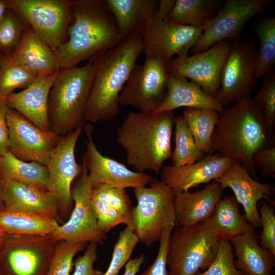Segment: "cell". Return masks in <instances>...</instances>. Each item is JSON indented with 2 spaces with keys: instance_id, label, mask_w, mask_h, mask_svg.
<instances>
[{
  "instance_id": "cell-1",
  "label": "cell",
  "mask_w": 275,
  "mask_h": 275,
  "mask_svg": "<svg viewBox=\"0 0 275 275\" xmlns=\"http://www.w3.org/2000/svg\"><path fill=\"white\" fill-rule=\"evenodd\" d=\"M72 14L69 38L54 52L60 68L92 62L123 41L104 0H73Z\"/></svg>"
},
{
  "instance_id": "cell-2",
  "label": "cell",
  "mask_w": 275,
  "mask_h": 275,
  "mask_svg": "<svg viewBox=\"0 0 275 275\" xmlns=\"http://www.w3.org/2000/svg\"><path fill=\"white\" fill-rule=\"evenodd\" d=\"M143 51L142 35H136L92 62L94 74L85 108V122L109 121L119 114L121 91Z\"/></svg>"
},
{
  "instance_id": "cell-3",
  "label": "cell",
  "mask_w": 275,
  "mask_h": 275,
  "mask_svg": "<svg viewBox=\"0 0 275 275\" xmlns=\"http://www.w3.org/2000/svg\"><path fill=\"white\" fill-rule=\"evenodd\" d=\"M175 119L173 111L129 112L117 130V142L128 164L139 172L159 173L172 154Z\"/></svg>"
},
{
  "instance_id": "cell-4",
  "label": "cell",
  "mask_w": 275,
  "mask_h": 275,
  "mask_svg": "<svg viewBox=\"0 0 275 275\" xmlns=\"http://www.w3.org/2000/svg\"><path fill=\"white\" fill-rule=\"evenodd\" d=\"M270 136L252 99L245 98L219 113L208 154L217 153L229 157L255 176L253 155L270 147Z\"/></svg>"
},
{
  "instance_id": "cell-5",
  "label": "cell",
  "mask_w": 275,
  "mask_h": 275,
  "mask_svg": "<svg viewBox=\"0 0 275 275\" xmlns=\"http://www.w3.org/2000/svg\"><path fill=\"white\" fill-rule=\"evenodd\" d=\"M93 74L92 62L59 70L48 97L50 131L63 136L85 123V108Z\"/></svg>"
},
{
  "instance_id": "cell-6",
  "label": "cell",
  "mask_w": 275,
  "mask_h": 275,
  "mask_svg": "<svg viewBox=\"0 0 275 275\" xmlns=\"http://www.w3.org/2000/svg\"><path fill=\"white\" fill-rule=\"evenodd\" d=\"M149 185L133 188L137 204L126 225L147 246L159 240L166 228H175L176 223L175 194L172 189L154 178Z\"/></svg>"
},
{
  "instance_id": "cell-7",
  "label": "cell",
  "mask_w": 275,
  "mask_h": 275,
  "mask_svg": "<svg viewBox=\"0 0 275 275\" xmlns=\"http://www.w3.org/2000/svg\"><path fill=\"white\" fill-rule=\"evenodd\" d=\"M169 240L167 264L170 275H198L212 263L219 239L208 219L194 226L174 229Z\"/></svg>"
},
{
  "instance_id": "cell-8",
  "label": "cell",
  "mask_w": 275,
  "mask_h": 275,
  "mask_svg": "<svg viewBox=\"0 0 275 275\" xmlns=\"http://www.w3.org/2000/svg\"><path fill=\"white\" fill-rule=\"evenodd\" d=\"M7 8L19 14L54 52L66 42L72 21L73 0H4Z\"/></svg>"
},
{
  "instance_id": "cell-9",
  "label": "cell",
  "mask_w": 275,
  "mask_h": 275,
  "mask_svg": "<svg viewBox=\"0 0 275 275\" xmlns=\"http://www.w3.org/2000/svg\"><path fill=\"white\" fill-rule=\"evenodd\" d=\"M57 241L50 235L0 238L2 275H46Z\"/></svg>"
},
{
  "instance_id": "cell-10",
  "label": "cell",
  "mask_w": 275,
  "mask_h": 275,
  "mask_svg": "<svg viewBox=\"0 0 275 275\" xmlns=\"http://www.w3.org/2000/svg\"><path fill=\"white\" fill-rule=\"evenodd\" d=\"M258 48L254 38L234 40L224 65L215 97L223 107L251 98L254 89Z\"/></svg>"
},
{
  "instance_id": "cell-11",
  "label": "cell",
  "mask_w": 275,
  "mask_h": 275,
  "mask_svg": "<svg viewBox=\"0 0 275 275\" xmlns=\"http://www.w3.org/2000/svg\"><path fill=\"white\" fill-rule=\"evenodd\" d=\"M169 77L166 65L146 56L143 64H135L133 68L120 95V105L154 112L166 96Z\"/></svg>"
},
{
  "instance_id": "cell-12",
  "label": "cell",
  "mask_w": 275,
  "mask_h": 275,
  "mask_svg": "<svg viewBox=\"0 0 275 275\" xmlns=\"http://www.w3.org/2000/svg\"><path fill=\"white\" fill-rule=\"evenodd\" d=\"M85 123L61 136L46 164L49 176L48 191L56 199L60 215L64 217L69 215L73 209L72 184L81 174L84 168L82 163L76 162L74 151Z\"/></svg>"
},
{
  "instance_id": "cell-13",
  "label": "cell",
  "mask_w": 275,
  "mask_h": 275,
  "mask_svg": "<svg viewBox=\"0 0 275 275\" xmlns=\"http://www.w3.org/2000/svg\"><path fill=\"white\" fill-rule=\"evenodd\" d=\"M83 165L82 172L71 186L74 206L69 218L49 235L57 242L65 240L74 243L95 242L102 245L107 237L99 228L92 209V186L88 170Z\"/></svg>"
},
{
  "instance_id": "cell-14",
  "label": "cell",
  "mask_w": 275,
  "mask_h": 275,
  "mask_svg": "<svg viewBox=\"0 0 275 275\" xmlns=\"http://www.w3.org/2000/svg\"><path fill=\"white\" fill-rule=\"evenodd\" d=\"M269 0H227L221 9L205 25L201 37L190 50L196 54L226 40H235L245 24L263 12L270 5Z\"/></svg>"
},
{
  "instance_id": "cell-15",
  "label": "cell",
  "mask_w": 275,
  "mask_h": 275,
  "mask_svg": "<svg viewBox=\"0 0 275 275\" xmlns=\"http://www.w3.org/2000/svg\"><path fill=\"white\" fill-rule=\"evenodd\" d=\"M203 30L202 28L152 19L142 34L143 52L167 65L174 55L177 58L188 56Z\"/></svg>"
},
{
  "instance_id": "cell-16",
  "label": "cell",
  "mask_w": 275,
  "mask_h": 275,
  "mask_svg": "<svg viewBox=\"0 0 275 275\" xmlns=\"http://www.w3.org/2000/svg\"><path fill=\"white\" fill-rule=\"evenodd\" d=\"M233 43L232 40H224L201 52L172 59L166 65L168 72L190 79L204 92L215 98L219 89L222 71Z\"/></svg>"
},
{
  "instance_id": "cell-17",
  "label": "cell",
  "mask_w": 275,
  "mask_h": 275,
  "mask_svg": "<svg viewBox=\"0 0 275 275\" xmlns=\"http://www.w3.org/2000/svg\"><path fill=\"white\" fill-rule=\"evenodd\" d=\"M7 123L9 151L21 160L46 166L61 136L40 129L10 108L7 111Z\"/></svg>"
},
{
  "instance_id": "cell-18",
  "label": "cell",
  "mask_w": 275,
  "mask_h": 275,
  "mask_svg": "<svg viewBox=\"0 0 275 275\" xmlns=\"http://www.w3.org/2000/svg\"><path fill=\"white\" fill-rule=\"evenodd\" d=\"M82 163L86 167L92 187L99 185L126 189L149 185L153 178L145 172L133 171L118 161L103 155L97 148L89 128Z\"/></svg>"
},
{
  "instance_id": "cell-19",
  "label": "cell",
  "mask_w": 275,
  "mask_h": 275,
  "mask_svg": "<svg viewBox=\"0 0 275 275\" xmlns=\"http://www.w3.org/2000/svg\"><path fill=\"white\" fill-rule=\"evenodd\" d=\"M234 161L229 157L215 153L184 166H163L160 171L161 181L175 195L219 178Z\"/></svg>"
},
{
  "instance_id": "cell-20",
  "label": "cell",
  "mask_w": 275,
  "mask_h": 275,
  "mask_svg": "<svg viewBox=\"0 0 275 275\" xmlns=\"http://www.w3.org/2000/svg\"><path fill=\"white\" fill-rule=\"evenodd\" d=\"M214 181L221 184L225 189L230 188L237 202L243 207L248 222L254 228L261 227L257 203L262 199H270L274 190L271 185L255 180L247 170L236 161L221 177Z\"/></svg>"
},
{
  "instance_id": "cell-21",
  "label": "cell",
  "mask_w": 275,
  "mask_h": 275,
  "mask_svg": "<svg viewBox=\"0 0 275 275\" xmlns=\"http://www.w3.org/2000/svg\"><path fill=\"white\" fill-rule=\"evenodd\" d=\"M58 72L38 76L22 91L9 95L5 98L7 107L18 112L40 129L50 131L48 121V97Z\"/></svg>"
},
{
  "instance_id": "cell-22",
  "label": "cell",
  "mask_w": 275,
  "mask_h": 275,
  "mask_svg": "<svg viewBox=\"0 0 275 275\" xmlns=\"http://www.w3.org/2000/svg\"><path fill=\"white\" fill-rule=\"evenodd\" d=\"M2 197L5 207L24 209L54 219L63 224L53 195L33 185L0 177Z\"/></svg>"
},
{
  "instance_id": "cell-23",
  "label": "cell",
  "mask_w": 275,
  "mask_h": 275,
  "mask_svg": "<svg viewBox=\"0 0 275 275\" xmlns=\"http://www.w3.org/2000/svg\"><path fill=\"white\" fill-rule=\"evenodd\" d=\"M224 189L221 184L213 181L201 190L176 194L174 228L194 226L208 219L221 199Z\"/></svg>"
},
{
  "instance_id": "cell-24",
  "label": "cell",
  "mask_w": 275,
  "mask_h": 275,
  "mask_svg": "<svg viewBox=\"0 0 275 275\" xmlns=\"http://www.w3.org/2000/svg\"><path fill=\"white\" fill-rule=\"evenodd\" d=\"M181 107L212 109L219 113L224 109L214 97L204 92L195 82L169 74L166 96L153 113L173 112Z\"/></svg>"
},
{
  "instance_id": "cell-25",
  "label": "cell",
  "mask_w": 275,
  "mask_h": 275,
  "mask_svg": "<svg viewBox=\"0 0 275 275\" xmlns=\"http://www.w3.org/2000/svg\"><path fill=\"white\" fill-rule=\"evenodd\" d=\"M123 41L142 35L157 9V0H105Z\"/></svg>"
},
{
  "instance_id": "cell-26",
  "label": "cell",
  "mask_w": 275,
  "mask_h": 275,
  "mask_svg": "<svg viewBox=\"0 0 275 275\" xmlns=\"http://www.w3.org/2000/svg\"><path fill=\"white\" fill-rule=\"evenodd\" d=\"M60 225L54 219L20 208L0 211L1 237L47 235Z\"/></svg>"
},
{
  "instance_id": "cell-27",
  "label": "cell",
  "mask_w": 275,
  "mask_h": 275,
  "mask_svg": "<svg viewBox=\"0 0 275 275\" xmlns=\"http://www.w3.org/2000/svg\"><path fill=\"white\" fill-rule=\"evenodd\" d=\"M229 241L237 257L235 265L243 275H271L275 255L259 244L254 232L237 235Z\"/></svg>"
},
{
  "instance_id": "cell-28",
  "label": "cell",
  "mask_w": 275,
  "mask_h": 275,
  "mask_svg": "<svg viewBox=\"0 0 275 275\" xmlns=\"http://www.w3.org/2000/svg\"><path fill=\"white\" fill-rule=\"evenodd\" d=\"M11 55L37 76L51 74L61 69L54 52L30 26L19 46Z\"/></svg>"
},
{
  "instance_id": "cell-29",
  "label": "cell",
  "mask_w": 275,
  "mask_h": 275,
  "mask_svg": "<svg viewBox=\"0 0 275 275\" xmlns=\"http://www.w3.org/2000/svg\"><path fill=\"white\" fill-rule=\"evenodd\" d=\"M208 221L219 240L229 241L237 235L254 232V228L239 212V203L232 196L219 201Z\"/></svg>"
},
{
  "instance_id": "cell-30",
  "label": "cell",
  "mask_w": 275,
  "mask_h": 275,
  "mask_svg": "<svg viewBox=\"0 0 275 275\" xmlns=\"http://www.w3.org/2000/svg\"><path fill=\"white\" fill-rule=\"evenodd\" d=\"M0 177L48 191L49 176L46 166L21 160L9 151L0 155Z\"/></svg>"
},
{
  "instance_id": "cell-31",
  "label": "cell",
  "mask_w": 275,
  "mask_h": 275,
  "mask_svg": "<svg viewBox=\"0 0 275 275\" xmlns=\"http://www.w3.org/2000/svg\"><path fill=\"white\" fill-rule=\"evenodd\" d=\"M218 3L215 0H176L172 11L164 20L203 28L214 16Z\"/></svg>"
},
{
  "instance_id": "cell-32",
  "label": "cell",
  "mask_w": 275,
  "mask_h": 275,
  "mask_svg": "<svg viewBox=\"0 0 275 275\" xmlns=\"http://www.w3.org/2000/svg\"><path fill=\"white\" fill-rule=\"evenodd\" d=\"M219 116L218 112L209 109L186 108L183 111L182 116L198 147L203 153L208 154L210 150Z\"/></svg>"
},
{
  "instance_id": "cell-33",
  "label": "cell",
  "mask_w": 275,
  "mask_h": 275,
  "mask_svg": "<svg viewBox=\"0 0 275 275\" xmlns=\"http://www.w3.org/2000/svg\"><path fill=\"white\" fill-rule=\"evenodd\" d=\"M174 126L175 146L171 157L172 166L182 167L193 163L202 158L204 153L198 147L182 116L176 117Z\"/></svg>"
},
{
  "instance_id": "cell-34",
  "label": "cell",
  "mask_w": 275,
  "mask_h": 275,
  "mask_svg": "<svg viewBox=\"0 0 275 275\" xmlns=\"http://www.w3.org/2000/svg\"><path fill=\"white\" fill-rule=\"evenodd\" d=\"M254 32L260 42L255 71V78H258L267 73L275 63V19H262L255 27Z\"/></svg>"
},
{
  "instance_id": "cell-35",
  "label": "cell",
  "mask_w": 275,
  "mask_h": 275,
  "mask_svg": "<svg viewBox=\"0 0 275 275\" xmlns=\"http://www.w3.org/2000/svg\"><path fill=\"white\" fill-rule=\"evenodd\" d=\"M38 77L18 62L11 54L4 56L0 64V97L5 99L17 89H25Z\"/></svg>"
},
{
  "instance_id": "cell-36",
  "label": "cell",
  "mask_w": 275,
  "mask_h": 275,
  "mask_svg": "<svg viewBox=\"0 0 275 275\" xmlns=\"http://www.w3.org/2000/svg\"><path fill=\"white\" fill-rule=\"evenodd\" d=\"M29 27V23L19 14L7 8L0 20V54H13Z\"/></svg>"
},
{
  "instance_id": "cell-37",
  "label": "cell",
  "mask_w": 275,
  "mask_h": 275,
  "mask_svg": "<svg viewBox=\"0 0 275 275\" xmlns=\"http://www.w3.org/2000/svg\"><path fill=\"white\" fill-rule=\"evenodd\" d=\"M252 100L271 135L275 126V72L273 68L264 76L262 84Z\"/></svg>"
},
{
  "instance_id": "cell-38",
  "label": "cell",
  "mask_w": 275,
  "mask_h": 275,
  "mask_svg": "<svg viewBox=\"0 0 275 275\" xmlns=\"http://www.w3.org/2000/svg\"><path fill=\"white\" fill-rule=\"evenodd\" d=\"M86 243L65 240L57 242L51 258L46 275H70L75 256L84 250Z\"/></svg>"
},
{
  "instance_id": "cell-39",
  "label": "cell",
  "mask_w": 275,
  "mask_h": 275,
  "mask_svg": "<svg viewBox=\"0 0 275 275\" xmlns=\"http://www.w3.org/2000/svg\"><path fill=\"white\" fill-rule=\"evenodd\" d=\"M139 239L128 227L119 232L115 243L109 266L102 275H118L120 269L130 259Z\"/></svg>"
},
{
  "instance_id": "cell-40",
  "label": "cell",
  "mask_w": 275,
  "mask_h": 275,
  "mask_svg": "<svg viewBox=\"0 0 275 275\" xmlns=\"http://www.w3.org/2000/svg\"><path fill=\"white\" fill-rule=\"evenodd\" d=\"M91 196L105 202L117 210L126 218L127 224L133 207L125 189L99 185L92 187Z\"/></svg>"
},
{
  "instance_id": "cell-41",
  "label": "cell",
  "mask_w": 275,
  "mask_h": 275,
  "mask_svg": "<svg viewBox=\"0 0 275 275\" xmlns=\"http://www.w3.org/2000/svg\"><path fill=\"white\" fill-rule=\"evenodd\" d=\"M198 275H243L235 265L232 245L229 241L219 240L214 260L203 272Z\"/></svg>"
},
{
  "instance_id": "cell-42",
  "label": "cell",
  "mask_w": 275,
  "mask_h": 275,
  "mask_svg": "<svg viewBox=\"0 0 275 275\" xmlns=\"http://www.w3.org/2000/svg\"><path fill=\"white\" fill-rule=\"evenodd\" d=\"M91 203L100 230L106 234L120 224H126V219L105 202L91 196Z\"/></svg>"
},
{
  "instance_id": "cell-43",
  "label": "cell",
  "mask_w": 275,
  "mask_h": 275,
  "mask_svg": "<svg viewBox=\"0 0 275 275\" xmlns=\"http://www.w3.org/2000/svg\"><path fill=\"white\" fill-rule=\"evenodd\" d=\"M262 230L260 245L275 255V211L274 206L264 203L258 209Z\"/></svg>"
},
{
  "instance_id": "cell-44",
  "label": "cell",
  "mask_w": 275,
  "mask_h": 275,
  "mask_svg": "<svg viewBox=\"0 0 275 275\" xmlns=\"http://www.w3.org/2000/svg\"><path fill=\"white\" fill-rule=\"evenodd\" d=\"M174 226L166 228L159 238V246L154 262L139 275H170L167 270V256L171 235Z\"/></svg>"
},
{
  "instance_id": "cell-45",
  "label": "cell",
  "mask_w": 275,
  "mask_h": 275,
  "mask_svg": "<svg viewBox=\"0 0 275 275\" xmlns=\"http://www.w3.org/2000/svg\"><path fill=\"white\" fill-rule=\"evenodd\" d=\"M98 244L89 242L84 254L75 260L74 270L72 275H102L103 271L94 268V263L97 258Z\"/></svg>"
},
{
  "instance_id": "cell-46",
  "label": "cell",
  "mask_w": 275,
  "mask_h": 275,
  "mask_svg": "<svg viewBox=\"0 0 275 275\" xmlns=\"http://www.w3.org/2000/svg\"><path fill=\"white\" fill-rule=\"evenodd\" d=\"M255 167L259 169L263 178L274 177L275 174V147L270 146L259 150L253 155Z\"/></svg>"
},
{
  "instance_id": "cell-47",
  "label": "cell",
  "mask_w": 275,
  "mask_h": 275,
  "mask_svg": "<svg viewBox=\"0 0 275 275\" xmlns=\"http://www.w3.org/2000/svg\"><path fill=\"white\" fill-rule=\"evenodd\" d=\"M5 99L0 97V155L9 151L7 114L8 110Z\"/></svg>"
},
{
  "instance_id": "cell-48",
  "label": "cell",
  "mask_w": 275,
  "mask_h": 275,
  "mask_svg": "<svg viewBox=\"0 0 275 275\" xmlns=\"http://www.w3.org/2000/svg\"><path fill=\"white\" fill-rule=\"evenodd\" d=\"M175 2L176 0L158 1V6L152 19L164 20L172 11Z\"/></svg>"
},
{
  "instance_id": "cell-49",
  "label": "cell",
  "mask_w": 275,
  "mask_h": 275,
  "mask_svg": "<svg viewBox=\"0 0 275 275\" xmlns=\"http://www.w3.org/2000/svg\"><path fill=\"white\" fill-rule=\"evenodd\" d=\"M145 260V254H142L130 259L125 265L123 275H136Z\"/></svg>"
},
{
  "instance_id": "cell-50",
  "label": "cell",
  "mask_w": 275,
  "mask_h": 275,
  "mask_svg": "<svg viewBox=\"0 0 275 275\" xmlns=\"http://www.w3.org/2000/svg\"><path fill=\"white\" fill-rule=\"evenodd\" d=\"M7 9L4 0H0V20Z\"/></svg>"
},
{
  "instance_id": "cell-51",
  "label": "cell",
  "mask_w": 275,
  "mask_h": 275,
  "mask_svg": "<svg viewBox=\"0 0 275 275\" xmlns=\"http://www.w3.org/2000/svg\"><path fill=\"white\" fill-rule=\"evenodd\" d=\"M5 206L4 204V203L3 202L2 197V194H1V183H0V211L3 210L4 209H5Z\"/></svg>"
},
{
  "instance_id": "cell-52",
  "label": "cell",
  "mask_w": 275,
  "mask_h": 275,
  "mask_svg": "<svg viewBox=\"0 0 275 275\" xmlns=\"http://www.w3.org/2000/svg\"><path fill=\"white\" fill-rule=\"evenodd\" d=\"M3 55L0 54V64L3 58Z\"/></svg>"
},
{
  "instance_id": "cell-53",
  "label": "cell",
  "mask_w": 275,
  "mask_h": 275,
  "mask_svg": "<svg viewBox=\"0 0 275 275\" xmlns=\"http://www.w3.org/2000/svg\"><path fill=\"white\" fill-rule=\"evenodd\" d=\"M0 275H2L1 270H0Z\"/></svg>"
},
{
  "instance_id": "cell-54",
  "label": "cell",
  "mask_w": 275,
  "mask_h": 275,
  "mask_svg": "<svg viewBox=\"0 0 275 275\" xmlns=\"http://www.w3.org/2000/svg\"><path fill=\"white\" fill-rule=\"evenodd\" d=\"M1 237L0 236V238H1Z\"/></svg>"
}]
</instances>
